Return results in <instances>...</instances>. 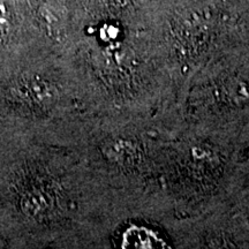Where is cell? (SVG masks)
I'll return each instance as SVG.
<instances>
[{"label": "cell", "instance_id": "cell-1", "mask_svg": "<svg viewBox=\"0 0 249 249\" xmlns=\"http://www.w3.org/2000/svg\"><path fill=\"white\" fill-rule=\"evenodd\" d=\"M124 248H167L163 239L145 227L133 226L124 234Z\"/></svg>", "mask_w": 249, "mask_h": 249}]
</instances>
